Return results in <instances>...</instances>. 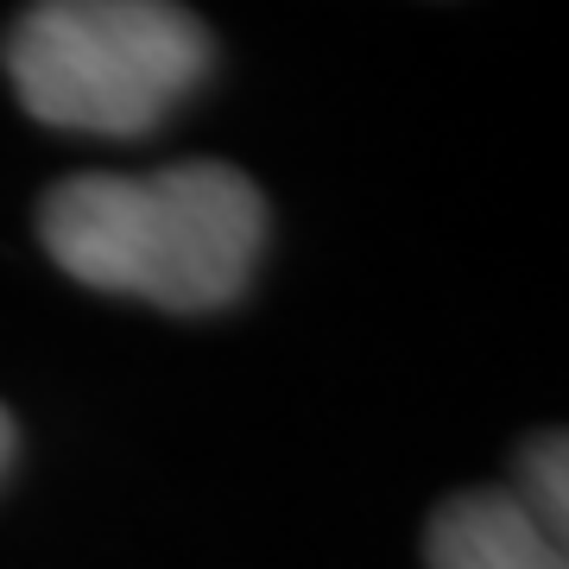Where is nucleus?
I'll return each instance as SVG.
<instances>
[{
  "label": "nucleus",
  "mask_w": 569,
  "mask_h": 569,
  "mask_svg": "<svg viewBox=\"0 0 569 569\" xmlns=\"http://www.w3.org/2000/svg\"><path fill=\"white\" fill-rule=\"evenodd\" d=\"M39 228L51 260L96 291L146 298L159 310H216L253 279L266 203L234 164L190 159L146 178L89 171L58 183Z\"/></svg>",
  "instance_id": "obj_1"
},
{
  "label": "nucleus",
  "mask_w": 569,
  "mask_h": 569,
  "mask_svg": "<svg viewBox=\"0 0 569 569\" xmlns=\"http://www.w3.org/2000/svg\"><path fill=\"white\" fill-rule=\"evenodd\" d=\"M519 507H526L538 526H550L557 538H563L569 493H563V437H557V430L526 449V493H519Z\"/></svg>",
  "instance_id": "obj_4"
},
{
  "label": "nucleus",
  "mask_w": 569,
  "mask_h": 569,
  "mask_svg": "<svg viewBox=\"0 0 569 569\" xmlns=\"http://www.w3.org/2000/svg\"><path fill=\"white\" fill-rule=\"evenodd\" d=\"M13 462V418H7V411H0V468Z\"/></svg>",
  "instance_id": "obj_5"
},
{
  "label": "nucleus",
  "mask_w": 569,
  "mask_h": 569,
  "mask_svg": "<svg viewBox=\"0 0 569 569\" xmlns=\"http://www.w3.org/2000/svg\"><path fill=\"white\" fill-rule=\"evenodd\" d=\"M209 32L178 0H32L7 32L26 114L70 133H146L203 82Z\"/></svg>",
  "instance_id": "obj_2"
},
{
  "label": "nucleus",
  "mask_w": 569,
  "mask_h": 569,
  "mask_svg": "<svg viewBox=\"0 0 569 569\" xmlns=\"http://www.w3.org/2000/svg\"><path fill=\"white\" fill-rule=\"evenodd\" d=\"M425 569H569V563H563V538L538 526L519 507V493H456L430 519Z\"/></svg>",
  "instance_id": "obj_3"
}]
</instances>
